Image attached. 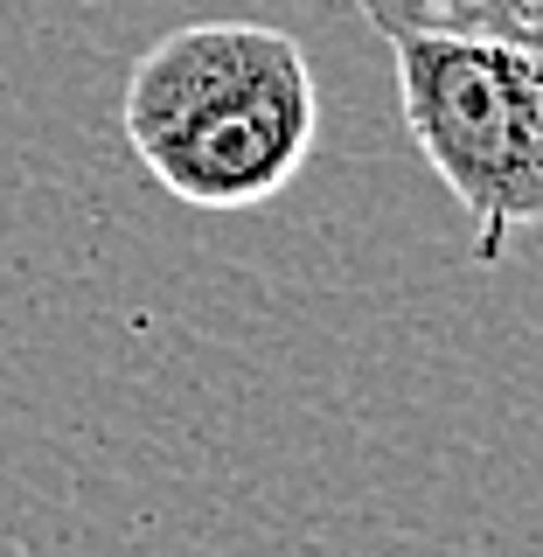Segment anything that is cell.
I'll return each instance as SVG.
<instances>
[{
    "label": "cell",
    "instance_id": "obj_3",
    "mask_svg": "<svg viewBox=\"0 0 543 557\" xmlns=\"http://www.w3.org/2000/svg\"><path fill=\"white\" fill-rule=\"evenodd\" d=\"M362 14L397 35V28H474V35H509V42L543 49V0H362Z\"/></svg>",
    "mask_w": 543,
    "mask_h": 557
},
{
    "label": "cell",
    "instance_id": "obj_2",
    "mask_svg": "<svg viewBox=\"0 0 543 557\" xmlns=\"http://www.w3.org/2000/svg\"><path fill=\"white\" fill-rule=\"evenodd\" d=\"M391 42L405 126L481 223V251L543 223V49L474 28H397Z\"/></svg>",
    "mask_w": 543,
    "mask_h": 557
},
{
    "label": "cell",
    "instance_id": "obj_1",
    "mask_svg": "<svg viewBox=\"0 0 543 557\" xmlns=\"http://www.w3.org/2000/svg\"><path fill=\"white\" fill-rule=\"evenodd\" d=\"M126 139L168 196L196 209H251L307 168L321 91L307 49L266 22H188L133 63Z\"/></svg>",
    "mask_w": 543,
    "mask_h": 557
}]
</instances>
